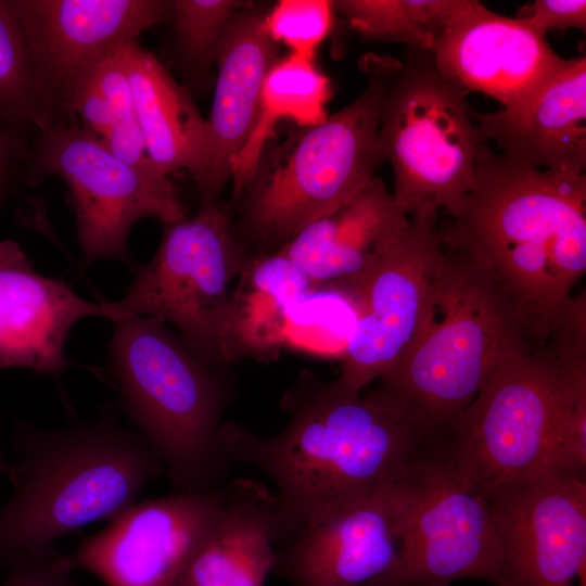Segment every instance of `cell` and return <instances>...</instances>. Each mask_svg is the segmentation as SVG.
Here are the masks:
<instances>
[{
    "label": "cell",
    "mask_w": 586,
    "mask_h": 586,
    "mask_svg": "<svg viewBox=\"0 0 586 586\" xmlns=\"http://www.w3.org/2000/svg\"><path fill=\"white\" fill-rule=\"evenodd\" d=\"M280 405L289 422L276 436L231 421L219 430L232 461L258 468L277 486V549L307 524L388 486L429 437L339 379L321 381L308 370Z\"/></svg>",
    "instance_id": "6da1fadb"
},
{
    "label": "cell",
    "mask_w": 586,
    "mask_h": 586,
    "mask_svg": "<svg viewBox=\"0 0 586 586\" xmlns=\"http://www.w3.org/2000/svg\"><path fill=\"white\" fill-rule=\"evenodd\" d=\"M441 252L420 329L362 397L432 437H445L493 374L537 340L517 303L463 243Z\"/></svg>",
    "instance_id": "7a4b0ae2"
},
{
    "label": "cell",
    "mask_w": 586,
    "mask_h": 586,
    "mask_svg": "<svg viewBox=\"0 0 586 586\" xmlns=\"http://www.w3.org/2000/svg\"><path fill=\"white\" fill-rule=\"evenodd\" d=\"M586 176L511 162L482 142L474 182L443 228L491 270L545 340L586 271Z\"/></svg>",
    "instance_id": "3957f363"
},
{
    "label": "cell",
    "mask_w": 586,
    "mask_h": 586,
    "mask_svg": "<svg viewBox=\"0 0 586 586\" xmlns=\"http://www.w3.org/2000/svg\"><path fill=\"white\" fill-rule=\"evenodd\" d=\"M22 460L0 508V566L47 551L53 543L132 505L165 467L136 432L106 415L60 432L21 425Z\"/></svg>",
    "instance_id": "277c9868"
},
{
    "label": "cell",
    "mask_w": 586,
    "mask_h": 586,
    "mask_svg": "<svg viewBox=\"0 0 586 586\" xmlns=\"http://www.w3.org/2000/svg\"><path fill=\"white\" fill-rule=\"evenodd\" d=\"M113 324L110 366L136 432L178 493L224 487L233 462L219 438L230 380L200 361L158 318L133 316Z\"/></svg>",
    "instance_id": "5b68a950"
},
{
    "label": "cell",
    "mask_w": 586,
    "mask_h": 586,
    "mask_svg": "<svg viewBox=\"0 0 586 586\" xmlns=\"http://www.w3.org/2000/svg\"><path fill=\"white\" fill-rule=\"evenodd\" d=\"M362 92L320 124L296 127L267 144L242 194V226L259 249L280 250L315 219L344 205L383 163L378 135L381 103L400 61L370 53L361 59Z\"/></svg>",
    "instance_id": "8992f818"
},
{
    "label": "cell",
    "mask_w": 586,
    "mask_h": 586,
    "mask_svg": "<svg viewBox=\"0 0 586 586\" xmlns=\"http://www.w3.org/2000/svg\"><path fill=\"white\" fill-rule=\"evenodd\" d=\"M429 50L409 48L380 110L378 144L409 218L454 216L471 190L482 143L467 97Z\"/></svg>",
    "instance_id": "52a82bcc"
},
{
    "label": "cell",
    "mask_w": 586,
    "mask_h": 586,
    "mask_svg": "<svg viewBox=\"0 0 586 586\" xmlns=\"http://www.w3.org/2000/svg\"><path fill=\"white\" fill-rule=\"evenodd\" d=\"M391 491L402 550L382 586L498 583L501 551L485 493L459 470L445 437L429 436Z\"/></svg>",
    "instance_id": "ba28073f"
},
{
    "label": "cell",
    "mask_w": 586,
    "mask_h": 586,
    "mask_svg": "<svg viewBox=\"0 0 586 586\" xmlns=\"http://www.w3.org/2000/svg\"><path fill=\"white\" fill-rule=\"evenodd\" d=\"M564 392L547 339L512 355L445 436L459 470L484 492L551 471Z\"/></svg>",
    "instance_id": "9c48e42d"
},
{
    "label": "cell",
    "mask_w": 586,
    "mask_h": 586,
    "mask_svg": "<svg viewBox=\"0 0 586 586\" xmlns=\"http://www.w3.org/2000/svg\"><path fill=\"white\" fill-rule=\"evenodd\" d=\"M164 225L154 257L137 269L125 296L115 301L119 320L151 316L170 323L200 361L222 369L230 285L250 252L233 235L218 203Z\"/></svg>",
    "instance_id": "30bf717a"
},
{
    "label": "cell",
    "mask_w": 586,
    "mask_h": 586,
    "mask_svg": "<svg viewBox=\"0 0 586 586\" xmlns=\"http://www.w3.org/2000/svg\"><path fill=\"white\" fill-rule=\"evenodd\" d=\"M55 175L68 187L77 237L88 259L130 264L128 235L140 219L170 224L187 217V205L164 175H149L112 154L81 126L62 119L38 130L30 145L26 182Z\"/></svg>",
    "instance_id": "8fae6325"
},
{
    "label": "cell",
    "mask_w": 586,
    "mask_h": 586,
    "mask_svg": "<svg viewBox=\"0 0 586 586\" xmlns=\"http://www.w3.org/2000/svg\"><path fill=\"white\" fill-rule=\"evenodd\" d=\"M440 252L436 221L410 218L388 252L339 290L355 313L337 378L348 388L361 393L404 356L425 315Z\"/></svg>",
    "instance_id": "7c38bea8"
},
{
    "label": "cell",
    "mask_w": 586,
    "mask_h": 586,
    "mask_svg": "<svg viewBox=\"0 0 586 586\" xmlns=\"http://www.w3.org/2000/svg\"><path fill=\"white\" fill-rule=\"evenodd\" d=\"M484 493L501 551L495 586L586 579V480L548 471Z\"/></svg>",
    "instance_id": "4fadbf2b"
},
{
    "label": "cell",
    "mask_w": 586,
    "mask_h": 586,
    "mask_svg": "<svg viewBox=\"0 0 586 586\" xmlns=\"http://www.w3.org/2000/svg\"><path fill=\"white\" fill-rule=\"evenodd\" d=\"M37 79L61 111L92 69L170 21L167 0H14Z\"/></svg>",
    "instance_id": "5bb4252c"
},
{
    "label": "cell",
    "mask_w": 586,
    "mask_h": 586,
    "mask_svg": "<svg viewBox=\"0 0 586 586\" xmlns=\"http://www.w3.org/2000/svg\"><path fill=\"white\" fill-rule=\"evenodd\" d=\"M221 497L222 487L133 502L81 539L72 564L106 586H176Z\"/></svg>",
    "instance_id": "9a60e30c"
},
{
    "label": "cell",
    "mask_w": 586,
    "mask_h": 586,
    "mask_svg": "<svg viewBox=\"0 0 586 586\" xmlns=\"http://www.w3.org/2000/svg\"><path fill=\"white\" fill-rule=\"evenodd\" d=\"M431 53L447 77L468 92L494 98L504 109L527 101L568 61L524 21L474 0H463Z\"/></svg>",
    "instance_id": "2e32d148"
},
{
    "label": "cell",
    "mask_w": 586,
    "mask_h": 586,
    "mask_svg": "<svg viewBox=\"0 0 586 586\" xmlns=\"http://www.w3.org/2000/svg\"><path fill=\"white\" fill-rule=\"evenodd\" d=\"M391 485L304 526L272 573L292 586H382L402 550Z\"/></svg>",
    "instance_id": "e0dca14e"
},
{
    "label": "cell",
    "mask_w": 586,
    "mask_h": 586,
    "mask_svg": "<svg viewBox=\"0 0 586 586\" xmlns=\"http://www.w3.org/2000/svg\"><path fill=\"white\" fill-rule=\"evenodd\" d=\"M90 317L119 320L116 303L82 298L65 282L38 273L18 243L0 242V369L58 375L68 365L72 328Z\"/></svg>",
    "instance_id": "ac0fdd59"
},
{
    "label": "cell",
    "mask_w": 586,
    "mask_h": 586,
    "mask_svg": "<svg viewBox=\"0 0 586 586\" xmlns=\"http://www.w3.org/2000/svg\"><path fill=\"white\" fill-rule=\"evenodd\" d=\"M253 4L230 20L217 47L214 98L206 122L204 157L194 178L200 206L218 203L237 156L255 122L262 86L277 48Z\"/></svg>",
    "instance_id": "d6986e66"
},
{
    "label": "cell",
    "mask_w": 586,
    "mask_h": 586,
    "mask_svg": "<svg viewBox=\"0 0 586 586\" xmlns=\"http://www.w3.org/2000/svg\"><path fill=\"white\" fill-rule=\"evenodd\" d=\"M482 142L494 141L517 164L557 175L586 168V58L566 61L524 103L495 112L471 111Z\"/></svg>",
    "instance_id": "ffe728a7"
},
{
    "label": "cell",
    "mask_w": 586,
    "mask_h": 586,
    "mask_svg": "<svg viewBox=\"0 0 586 586\" xmlns=\"http://www.w3.org/2000/svg\"><path fill=\"white\" fill-rule=\"evenodd\" d=\"M410 224L380 177L300 230L280 251L314 284L339 291L368 272Z\"/></svg>",
    "instance_id": "44dd1931"
},
{
    "label": "cell",
    "mask_w": 586,
    "mask_h": 586,
    "mask_svg": "<svg viewBox=\"0 0 586 586\" xmlns=\"http://www.w3.org/2000/svg\"><path fill=\"white\" fill-rule=\"evenodd\" d=\"M277 495L250 479L222 487L219 508L176 586H264L276 560Z\"/></svg>",
    "instance_id": "7402d4cb"
},
{
    "label": "cell",
    "mask_w": 586,
    "mask_h": 586,
    "mask_svg": "<svg viewBox=\"0 0 586 586\" xmlns=\"http://www.w3.org/2000/svg\"><path fill=\"white\" fill-rule=\"evenodd\" d=\"M120 55L150 158L166 176L187 170L194 179L204 157L205 118L189 91L137 41L123 47Z\"/></svg>",
    "instance_id": "603a6c76"
},
{
    "label": "cell",
    "mask_w": 586,
    "mask_h": 586,
    "mask_svg": "<svg viewBox=\"0 0 586 586\" xmlns=\"http://www.w3.org/2000/svg\"><path fill=\"white\" fill-rule=\"evenodd\" d=\"M237 279L222 335L225 366L277 352L289 311L316 291L280 251L250 253Z\"/></svg>",
    "instance_id": "cb8c5ba5"
},
{
    "label": "cell",
    "mask_w": 586,
    "mask_h": 586,
    "mask_svg": "<svg viewBox=\"0 0 586 586\" xmlns=\"http://www.w3.org/2000/svg\"><path fill=\"white\" fill-rule=\"evenodd\" d=\"M330 97V79L315 59L289 53L275 61L262 86L255 122L232 167L235 198L251 181L276 127L283 122L296 127L322 123L328 117Z\"/></svg>",
    "instance_id": "d4e9b609"
},
{
    "label": "cell",
    "mask_w": 586,
    "mask_h": 586,
    "mask_svg": "<svg viewBox=\"0 0 586 586\" xmlns=\"http://www.w3.org/2000/svg\"><path fill=\"white\" fill-rule=\"evenodd\" d=\"M463 0H339L335 12L362 38L431 51Z\"/></svg>",
    "instance_id": "484cf974"
},
{
    "label": "cell",
    "mask_w": 586,
    "mask_h": 586,
    "mask_svg": "<svg viewBox=\"0 0 586 586\" xmlns=\"http://www.w3.org/2000/svg\"><path fill=\"white\" fill-rule=\"evenodd\" d=\"M60 110L42 90L14 0H0V123L43 130Z\"/></svg>",
    "instance_id": "4316f807"
},
{
    "label": "cell",
    "mask_w": 586,
    "mask_h": 586,
    "mask_svg": "<svg viewBox=\"0 0 586 586\" xmlns=\"http://www.w3.org/2000/svg\"><path fill=\"white\" fill-rule=\"evenodd\" d=\"M548 336L565 378L564 407L551 471L586 480V318L568 315Z\"/></svg>",
    "instance_id": "83f0119b"
},
{
    "label": "cell",
    "mask_w": 586,
    "mask_h": 586,
    "mask_svg": "<svg viewBox=\"0 0 586 586\" xmlns=\"http://www.w3.org/2000/svg\"><path fill=\"white\" fill-rule=\"evenodd\" d=\"M252 2L243 0H175L171 17L186 67L205 74L214 64L220 39L230 20Z\"/></svg>",
    "instance_id": "f1b7e54d"
},
{
    "label": "cell",
    "mask_w": 586,
    "mask_h": 586,
    "mask_svg": "<svg viewBox=\"0 0 586 586\" xmlns=\"http://www.w3.org/2000/svg\"><path fill=\"white\" fill-rule=\"evenodd\" d=\"M334 1L280 0L264 15L265 31L273 43L289 53L315 59L317 50L332 31Z\"/></svg>",
    "instance_id": "f546056e"
},
{
    "label": "cell",
    "mask_w": 586,
    "mask_h": 586,
    "mask_svg": "<svg viewBox=\"0 0 586 586\" xmlns=\"http://www.w3.org/2000/svg\"><path fill=\"white\" fill-rule=\"evenodd\" d=\"M7 569L8 576L2 586H77L72 578L75 569L69 556L54 547L17 558Z\"/></svg>",
    "instance_id": "4dcf8cb0"
},
{
    "label": "cell",
    "mask_w": 586,
    "mask_h": 586,
    "mask_svg": "<svg viewBox=\"0 0 586 586\" xmlns=\"http://www.w3.org/2000/svg\"><path fill=\"white\" fill-rule=\"evenodd\" d=\"M515 17L544 36L553 28L561 30L576 28L585 33L586 1L535 0L520 8Z\"/></svg>",
    "instance_id": "1f68e13d"
},
{
    "label": "cell",
    "mask_w": 586,
    "mask_h": 586,
    "mask_svg": "<svg viewBox=\"0 0 586 586\" xmlns=\"http://www.w3.org/2000/svg\"><path fill=\"white\" fill-rule=\"evenodd\" d=\"M26 128L0 123V204L26 180L30 157Z\"/></svg>",
    "instance_id": "d6a6232c"
},
{
    "label": "cell",
    "mask_w": 586,
    "mask_h": 586,
    "mask_svg": "<svg viewBox=\"0 0 586 586\" xmlns=\"http://www.w3.org/2000/svg\"><path fill=\"white\" fill-rule=\"evenodd\" d=\"M65 111L77 115L81 127L102 140L114 126L113 112L89 77L84 79L71 93Z\"/></svg>",
    "instance_id": "836d02e7"
},
{
    "label": "cell",
    "mask_w": 586,
    "mask_h": 586,
    "mask_svg": "<svg viewBox=\"0 0 586 586\" xmlns=\"http://www.w3.org/2000/svg\"><path fill=\"white\" fill-rule=\"evenodd\" d=\"M12 466L9 464L1 456H0V472L5 474L8 477L11 473Z\"/></svg>",
    "instance_id": "e575fe53"
}]
</instances>
